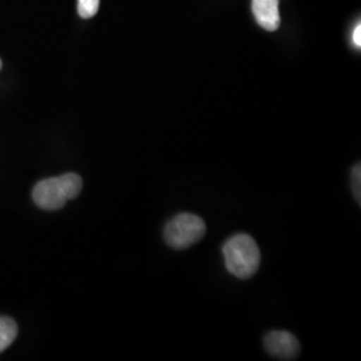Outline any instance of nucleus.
I'll use <instances>...</instances> for the list:
<instances>
[{
	"instance_id": "nucleus-1",
	"label": "nucleus",
	"mask_w": 361,
	"mask_h": 361,
	"mask_svg": "<svg viewBox=\"0 0 361 361\" xmlns=\"http://www.w3.org/2000/svg\"><path fill=\"white\" fill-rule=\"evenodd\" d=\"M225 265L237 279L247 280L257 273L261 264V252L249 234H235L222 247Z\"/></svg>"
},
{
	"instance_id": "nucleus-2",
	"label": "nucleus",
	"mask_w": 361,
	"mask_h": 361,
	"mask_svg": "<svg viewBox=\"0 0 361 361\" xmlns=\"http://www.w3.org/2000/svg\"><path fill=\"white\" fill-rule=\"evenodd\" d=\"M83 182L75 173H67L61 177L47 178L37 183L32 192L35 204L43 210H59L67 201L77 198L82 192Z\"/></svg>"
},
{
	"instance_id": "nucleus-3",
	"label": "nucleus",
	"mask_w": 361,
	"mask_h": 361,
	"mask_svg": "<svg viewBox=\"0 0 361 361\" xmlns=\"http://www.w3.org/2000/svg\"><path fill=\"white\" fill-rule=\"evenodd\" d=\"M207 233L204 219L192 213H180L168 222L164 237L170 247L183 250L200 243Z\"/></svg>"
},
{
	"instance_id": "nucleus-4",
	"label": "nucleus",
	"mask_w": 361,
	"mask_h": 361,
	"mask_svg": "<svg viewBox=\"0 0 361 361\" xmlns=\"http://www.w3.org/2000/svg\"><path fill=\"white\" fill-rule=\"evenodd\" d=\"M264 345L271 357L279 360H295L301 349L296 337L285 331L269 332L264 338Z\"/></svg>"
},
{
	"instance_id": "nucleus-5",
	"label": "nucleus",
	"mask_w": 361,
	"mask_h": 361,
	"mask_svg": "<svg viewBox=\"0 0 361 361\" xmlns=\"http://www.w3.org/2000/svg\"><path fill=\"white\" fill-rule=\"evenodd\" d=\"M252 11L259 26L267 31H276L280 27L279 0H253Z\"/></svg>"
},
{
	"instance_id": "nucleus-6",
	"label": "nucleus",
	"mask_w": 361,
	"mask_h": 361,
	"mask_svg": "<svg viewBox=\"0 0 361 361\" xmlns=\"http://www.w3.org/2000/svg\"><path fill=\"white\" fill-rule=\"evenodd\" d=\"M18 335V325L10 317H0V352L8 348Z\"/></svg>"
},
{
	"instance_id": "nucleus-7",
	"label": "nucleus",
	"mask_w": 361,
	"mask_h": 361,
	"mask_svg": "<svg viewBox=\"0 0 361 361\" xmlns=\"http://www.w3.org/2000/svg\"><path fill=\"white\" fill-rule=\"evenodd\" d=\"M99 10V0H78V13L83 19H90Z\"/></svg>"
},
{
	"instance_id": "nucleus-8",
	"label": "nucleus",
	"mask_w": 361,
	"mask_h": 361,
	"mask_svg": "<svg viewBox=\"0 0 361 361\" xmlns=\"http://www.w3.org/2000/svg\"><path fill=\"white\" fill-rule=\"evenodd\" d=\"M360 165H357V166H355L353 170H352V189H353L355 198L357 200L359 204H360Z\"/></svg>"
},
{
	"instance_id": "nucleus-9",
	"label": "nucleus",
	"mask_w": 361,
	"mask_h": 361,
	"mask_svg": "<svg viewBox=\"0 0 361 361\" xmlns=\"http://www.w3.org/2000/svg\"><path fill=\"white\" fill-rule=\"evenodd\" d=\"M353 43H355V46L357 47V49H360L361 47V25L359 23L356 28H355V31H353Z\"/></svg>"
},
{
	"instance_id": "nucleus-10",
	"label": "nucleus",
	"mask_w": 361,
	"mask_h": 361,
	"mask_svg": "<svg viewBox=\"0 0 361 361\" xmlns=\"http://www.w3.org/2000/svg\"><path fill=\"white\" fill-rule=\"evenodd\" d=\"M0 68H1V61H0Z\"/></svg>"
}]
</instances>
